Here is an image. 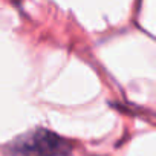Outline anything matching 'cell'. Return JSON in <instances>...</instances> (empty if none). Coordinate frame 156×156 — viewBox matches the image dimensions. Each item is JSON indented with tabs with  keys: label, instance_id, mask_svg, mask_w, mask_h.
Wrapping results in <instances>:
<instances>
[{
	"label": "cell",
	"instance_id": "cell-1",
	"mask_svg": "<svg viewBox=\"0 0 156 156\" xmlns=\"http://www.w3.org/2000/svg\"><path fill=\"white\" fill-rule=\"evenodd\" d=\"M70 144L49 130H35L17 138L8 147L11 156H64Z\"/></svg>",
	"mask_w": 156,
	"mask_h": 156
}]
</instances>
